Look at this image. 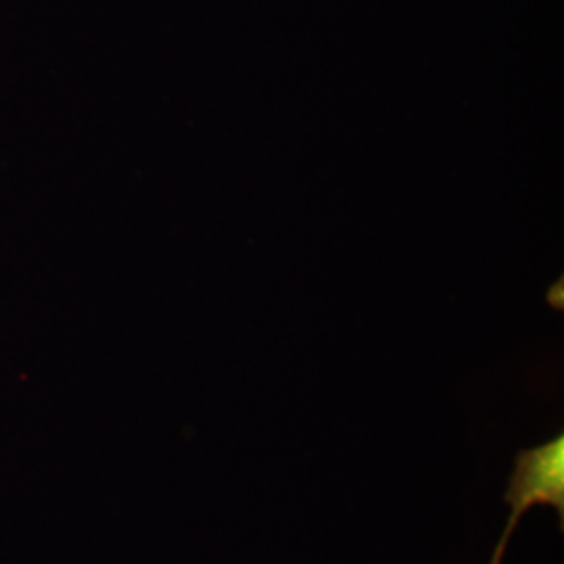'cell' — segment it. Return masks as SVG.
<instances>
[{
    "mask_svg": "<svg viewBox=\"0 0 564 564\" xmlns=\"http://www.w3.org/2000/svg\"><path fill=\"white\" fill-rule=\"evenodd\" d=\"M506 505L510 508V521L498 544L496 556L505 554L508 538L514 527L533 506L544 505L556 508L558 517H564V437L547 444L535 445L517 456L510 484L506 489Z\"/></svg>",
    "mask_w": 564,
    "mask_h": 564,
    "instance_id": "cell-1",
    "label": "cell"
},
{
    "mask_svg": "<svg viewBox=\"0 0 564 564\" xmlns=\"http://www.w3.org/2000/svg\"><path fill=\"white\" fill-rule=\"evenodd\" d=\"M500 561H502V556H496V554H494V558H491V564H500Z\"/></svg>",
    "mask_w": 564,
    "mask_h": 564,
    "instance_id": "cell-2",
    "label": "cell"
}]
</instances>
